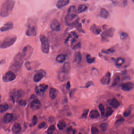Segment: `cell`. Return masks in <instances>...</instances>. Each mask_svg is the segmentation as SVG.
<instances>
[{"label":"cell","instance_id":"1","mask_svg":"<svg viewBox=\"0 0 134 134\" xmlns=\"http://www.w3.org/2000/svg\"><path fill=\"white\" fill-rule=\"evenodd\" d=\"M77 13V10L76 9L75 6L72 5L70 6L65 17L66 24L68 26L76 27L79 23V19Z\"/></svg>","mask_w":134,"mask_h":134},{"label":"cell","instance_id":"2","mask_svg":"<svg viewBox=\"0 0 134 134\" xmlns=\"http://www.w3.org/2000/svg\"><path fill=\"white\" fill-rule=\"evenodd\" d=\"M24 59L22 53H18L15 55L12 60L9 69L15 73H17L21 71L22 69Z\"/></svg>","mask_w":134,"mask_h":134},{"label":"cell","instance_id":"3","mask_svg":"<svg viewBox=\"0 0 134 134\" xmlns=\"http://www.w3.org/2000/svg\"><path fill=\"white\" fill-rule=\"evenodd\" d=\"M15 1L7 0L2 4L0 9V16L2 17L8 16L13 10L15 6Z\"/></svg>","mask_w":134,"mask_h":134},{"label":"cell","instance_id":"4","mask_svg":"<svg viewBox=\"0 0 134 134\" xmlns=\"http://www.w3.org/2000/svg\"><path fill=\"white\" fill-rule=\"evenodd\" d=\"M37 26L36 22L33 19L29 20L26 34L28 36H35L37 34Z\"/></svg>","mask_w":134,"mask_h":134},{"label":"cell","instance_id":"5","mask_svg":"<svg viewBox=\"0 0 134 134\" xmlns=\"http://www.w3.org/2000/svg\"><path fill=\"white\" fill-rule=\"evenodd\" d=\"M17 39V37L15 35H12L6 37L0 42V47L2 49H5L14 45Z\"/></svg>","mask_w":134,"mask_h":134},{"label":"cell","instance_id":"6","mask_svg":"<svg viewBox=\"0 0 134 134\" xmlns=\"http://www.w3.org/2000/svg\"><path fill=\"white\" fill-rule=\"evenodd\" d=\"M40 40L41 42V50L44 53L47 54L49 52L50 45L47 37L43 34L40 36Z\"/></svg>","mask_w":134,"mask_h":134},{"label":"cell","instance_id":"7","mask_svg":"<svg viewBox=\"0 0 134 134\" xmlns=\"http://www.w3.org/2000/svg\"><path fill=\"white\" fill-rule=\"evenodd\" d=\"M78 38V36L75 32H72L69 35L65 41V43L68 46H72Z\"/></svg>","mask_w":134,"mask_h":134},{"label":"cell","instance_id":"8","mask_svg":"<svg viewBox=\"0 0 134 134\" xmlns=\"http://www.w3.org/2000/svg\"><path fill=\"white\" fill-rule=\"evenodd\" d=\"M33 52V49L30 45H27L24 46L22 51V54L24 60L30 58Z\"/></svg>","mask_w":134,"mask_h":134},{"label":"cell","instance_id":"9","mask_svg":"<svg viewBox=\"0 0 134 134\" xmlns=\"http://www.w3.org/2000/svg\"><path fill=\"white\" fill-rule=\"evenodd\" d=\"M16 78L15 73L9 70L6 72L2 77V80L4 82H8L14 80Z\"/></svg>","mask_w":134,"mask_h":134},{"label":"cell","instance_id":"10","mask_svg":"<svg viewBox=\"0 0 134 134\" xmlns=\"http://www.w3.org/2000/svg\"><path fill=\"white\" fill-rule=\"evenodd\" d=\"M48 88V85L44 83L41 84L39 85V86H36L35 87V92L37 95L41 96Z\"/></svg>","mask_w":134,"mask_h":134},{"label":"cell","instance_id":"11","mask_svg":"<svg viewBox=\"0 0 134 134\" xmlns=\"http://www.w3.org/2000/svg\"><path fill=\"white\" fill-rule=\"evenodd\" d=\"M46 74L45 72L42 70H40L37 71L33 76V81L35 82H39L42 79L44 76Z\"/></svg>","mask_w":134,"mask_h":134},{"label":"cell","instance_id":"12","mask_svg":"<svg viewBox=\"0 0 134 134\" xmlns=\"http://www.w3.org/2000/svg\"><path fill=\"white\" fill-rule=\"evenodd\" d=\"M115 32V29L114 28H111L102 33V38L112 37L114 35Z\"/></svg>","mask_w":134,"mask_h":134},{"label":"cell","instance_id":"13","mask_svg":"<svg viewBox=\"0 0 134 134\" xmlns=\"http://www.w3.org/2000/svg\"><path fill=\"white\" fill-rule=\"evenodd\" d=\"M51 28L53 31L58 32L61 28L60 22L57 19L53 20L51 24Z\"/></svg>","mask_w":134,"mask_h":134},{"label":"cell","instance_id":"14","mask_svg":"<svg viewBox=\"0 0 134 134\" xmlns=\"http://www.w3.org/2000/svg\"><path fill=\"white\" fill-rule=\"evenodd\" d=\"M111 74L110 72H107V74L102 78L100 80L101 83L103 85H109L110 83V78H111Z\"/></svg>","mask_w":134,"mask_h":134},{"label":"cell","instance_id":"15","mask_svg":"<svg viewBox=\"0 0 134 134\" xmlns=\"http://www.w3.org/2000/svg\"><path fill=\"white\" fill-rule=\"evenodd\" d=\"M41 104L40 102L37 99H35L32 101L30 105L31 109L34 110L39 109L41 107Z\"/></svg>","mask_w":134,"mask_h":134},{"label":"cell","instance_id":"16","mask_svg":"<svg viewBox=\"0 0 134 134\" xmlns=\"http://www.w3.org/2000/svg\"><path fill=\"white\" fill-rule=\"evenodd\" d=\"M14 27V24L13 22L11 21L6 22L5 23L3 26L1 27L0 28V31L2 32L5 31H8L9 30H11Z\"/></svg>","mask_w":134,"mask_h":134},{"label":"cell","instance_id":"17","mask_svg":"<svg viewBox=\"0 0 134 134\" xmlns=\"http://www.w3.org/2000/svg\"><path fill=\"white\" fill-rule=\"evenodd\" d=\"M134 85L132 83L127 82L121 85V89L125 91H129L133 88Z\"/></svg>","mask_w":134,"mask_h":134},{"label":"cell","instance_id":"18","mask_svg":"<svg viewBox=\"0 0 134 134\" xmlns=\"http://www.w3.org/2000/svg\"><path fill=\"white\" fill-rule=\"evenodd\" d=\"M68 74L63 72L60 70L58 75V78L60 81H64L67 79Z\"/></svg>","mask_w":134,"mask_h":134},{"label":"cell","instance_id":"19","mask_svg":"<svg viewBox=\"0 0 134 134\" xmlns=\"http://www.w3.org/2000/svg\"><path fill=\"white\" fill-rule=\"evenodd\" d=\"M71 69V65L69 62H66L63 64V67L61 69V70L63 72L69 74Z\"/></svg>","mask_w":134,"mask_h":134},{"label":"cell","instance_id":"20","mask_svg":"<svg viewBox=\"0 0 134 134\" xmlns=\"http://www.w3.org/2000/svg\"><path fill=\"white\" fill-rule=\"evenodd\" d=\"M69 2V0H60L57 2L56 6L58 8H61L68 5Z\"/></svg>","mask_w":134,"mask_h":134},{"label":"cell","instance_id":"21","mask_svg":"<svg viewBox=\"0 0 134 134\" xmlns=\"http://www.w3.org/2000/svg\"><path fill=\"white\" fill-rule=\"evenodd\" d=\"M21 125L18 123H15L14 124L12 128V131L15 134H17L21 131Z\"/></svg>","mask_w":134,"mask_h":134},{"label":"cell","instance_id":"22","mask_svg":"<svg viewBox=\"0 0 134 134\" xmlns=\"http://www.w3.org/2000/svg\"><path fill=\"white\" fill-rule=\"evenodd\" d=\"M12 118H13V116L11 114L7 113L6 114V115H5L4 116L3 120L5 124H8L12 121Z\"/></svg>","mask_w":134,"mask_h":134},{"label":"cell","instance_id":"23","mask_svg":"<svg viewBox=\"0 0 134 134\" xmlns=\"http://www.w3.org/2000/svg\"><path fill=\"white\" fill-rule=\"evenodd\" d=\"M91 30L92 32L96 34H99L102 32V29L95 24H93L92 25L91 28Z\"/></svg>","mask_w":134,"mask_h":134},{"label":"cell","instance_id":"24","mask_svg":"<svg viewBox=\"0 0 134 134\" xmlns=\"http://www.w3.org/2000/svg\"><path fill=\"white\" fill-rule=\"evenodd\" d=\"M66 59V56L63 54H60L58 55L56 58V61L58 63H62L64 62Z\"/></svg>","mask_w":134,"mask_h":134},{"label":"cell","instance_id":"25","mask_svg":"<svg viewBox=\"0 0 134 134\" xmlns=\"http://www.w3.org/2000/svg\"><path fill=\"white\" fill-rule=\"evenodd\" d=\"M57 91L56 89L51 88L50 89L49 92V96L51 98L54 100L56 98L57 96Z\"/></svg>","mask_w":134,"mask_h":134},{"label":"cell","instance_id":"26","mask_svg":"<svg viewBox=\"0 0 134 134\" xmlns=\"http://www.w3.org/2000/svg\"><path fill=\"white\" fill-rule=\"evenodd\" d=\"M82 55L80 52H76L75 54L74 55V62H76L78 63H80L81 62V60H82Z\"/></svg>","mask_w":134,"mask_h":134},{"label":"cell","instance_id":"27","mask_svg":"<svg viewBox=\"0 0 134 134\" xmlns=\"http://www.w3.org/2000/svg\"><path fill=\"white\" fill-rule=\"evenodd\" d=\"M100 116L98 111L97 110H92L90 113V117L92 119H96L98 118Z\"/></svg>","mask_w":134,"mask_h":134},{"label":"cell","instance_id":"28","mask_svg":"<svg viewBox=\"0 0 134 134\" xmlns=\"http://www.w3.org/2000/svg\"><path fill=\"white\" fill-rule=\"evenodd\" d=\"M110 104L112 107L115 109H116L118 107H119L120 103L116 99L113 98L111 100Z\"/></svg>","mask_w":134,"mask_h":134},{"label":"cell","instance_id":"29","mask_svg":"<svg viewBox=\"0 0 134 134\" xmlns=\"http://www.w3.org/2000/svg\"><path fill=\"white\" fill-rule=\"evenodd\" d=\"M87 6L85 5H80L78 6V8L77 9V12L78 13H81L85 12L87 10Z\"/></svg>","mask_w":134,"mask_h":134},{"label":"cell","instance_id":"30","mask_svg":"<svg viewBox=\"0 0 134 134\" xmlns=\"http://www.w3.org/2000/svg\"><path fill=\"white\" fill-rule=\"evenodd\" d=\"M109 12L107 10L104 8H102L101 9L100 13V16L101 17L104 18H107L109 16Z\"/></svg>","mask_w":134,"mask_h":134},{"label":"cell","instance_id":"31","mask_svg":"<svg viewBox=\"0 0 134 134\" xmlns=\"http://www.w3.org/2000/svg\"><path fill=\"white\" fill-rule=\"evenodd\" d=\"M9 108V106L6 103H3L0 105V111L1 113H3L6 111Z\"/></svg>","mask_w":134,"mask_h":134},{"label":"cell","instance_id":"32","mask_svg":"<svg viewBox=\"0 0 134 134\" xmlns=\"http://www.w3.org/2000/svg\"><path fill=\"white\" fill-rule=\"evenodd\" d=\"M66 124L64 121H60L57 124V126L58 128L60 130H62L65 128Z\"/></svg>","mask_w":134,"mask_h":134},{"label":"cell","instance_id":"33","mask_svg":"<svg viewBox=\"0 0 134 134\" xmlns=\"http://www.w3.org/2000/svg\"><path fill=\"white\" fill-rule=\"evenodd\" d=\"M125 61V60L122 57H119L116 61V64L118 66H121Z\"/></svg>","mask_w":134,"mask_h":134},{"label":"cell","instance_id":"34","mask_svg":"<svg viewBox=\"0 0 134 134\" xmlns=\"http://www.w3.org/2000/svg\"><path fill=\"white\" fill-rule=\"evenodd\" d=\"M113 111L112 109L110 107H107L106 109V116L107 117H109L112 115Z\"/></svg>","mask_w":134,"mask_h":134},{"label":"cell","instance_id":"35","mask_svg":"<svg viewBox=\"0 0 134 134\" xmlns=\"http://www.w3.org/2000/svg\"><path fill=\"white\" fill-rule=\"evenodd\" d=\"M86 60L87 63L89 64L92 63L95 61V57H91V55L89 54H87L86 55Z\"/></svg>","mask_w":134,"mask_h":134},{"label":"cell","instance_id":"36","mask_svg":"<svg viewBox=\"0 0 134 134\" xmlns=\"http://www.w3.org/2000/svg\"><path fill=\"white\" fill-rule=\"evenodd\" d=\"M120 80V77L119 76H116L115 78V79L113 81L112 86V87L116 86L118 83L119 82Z\"/></svg>","mask_w":134,"mask_h":134},{"label":"cell","instance_id":"37","mask_svg":"<svg viewBox=\"0 0 134 134\" xmlns=\"http://www.w3.org/2000/svg\"><path fill=\"white\" fill-rule=\"evenodd\" d=\"M129 35L126 32H122L120 35L121 39L122 40H125L128 38Z\"/></svg>","mask_w":134,"mask_h":134},{"label":"cell","instance_id":"38","mask_svg":"<svg viewBox=\"0 0 134 134\" xmlns=\"http://www.w3.org/2000/svg\"><path fill=\"white\" fill-rule=\"evenodd\" d=\"M99 108L100 109L102 115V116H104L105 115V109L104 106L102 104H100L99 106Z\"/></svg>","mask_w":134,"mask_h":134},{"label":"cell","instance_id":"39","mask_svg":"<svg viewBox=\"0 0 134 134\" xmlns=\"http://www.w3.org/2000/svg\"><path fill=\"white\" fill-rule=\"evenodd\" d=\"M100 128L103 131H106L107 129L108 124L105 123H103L102 124H101V125H100Z\"/></svg>","mask_w":134,"mask_h":134},{"label":"cell","instance_id":"40","mask_svg":"<svg viewBox=\"0 0 134 134\" xmlns=\"http://www.w3.org/2000/svg\"><path fill=\"white\" fill-rule=\"evenodd\" d=\"M67 132L68 134H75L76 133V130L72 127H70L67 129Z\"/></svg>","mask_w":134,"mask_h":134},{"label":"cell","instance_id":"41","mask_svg":"<svg viewBox=\"0 0 134 134\" xmlns=\"http://www.w3.org/2000/svg\"><path fill=\"white\" fill-rule=\"evenodd\" d=\"M55 130V126L54 125H51V126H50L48 128V131H47V133L48 134H52L54 133Z\"/></svg>","mask_w":134,"mask_h":134},{"label":"cell","instance_id":"42","mask_svg":"<svg viewBox=\"0 0 134 134\" xmlns=\"http://www.w3.org/2000/svg\"><path fill=\"white\" fill-rule=\"evenodd\" d=\"M91 131L92 134H99L100 133L98 129L94 127H93L91 128Z\"/></svg>","mask_w":134,"mask_h":134},{"label":"cell","instance_id":"43","mask_svg":"<svg viewBox=\"0 0 134 134\" xmlns=\"http://www.w3.org/2000/svg\"><path fill=\"white\" fill-rule=\"evenodd\" d=\"M115 50L113 48H109V49L107 50H103L102 52L105 54H109V53H113L115 52Z\"/></svg>","mask_w":134,"mask_h":134},{"label":"cell","instance_id":"44","mask_svg":"<svg viewBox=\"0 0 134 134\" xmlns=\"http://www.w3.org/2000/svg\"><path fill=\"white\" fill-rule=\"evenodd\" d=\"M25 66L26 69L28 70H32V67L31 66V62L27 61V62H26L25 64Z\"/></svg>","mask_w":134,"mask_h":134},{"label":"cell","instance_id":"45","mask_svg":"<svg viewBox=\"0 0 134 134\" xmlns=\"http://www.w3.org/2000/svg\"><path fill=\"white\" fill-rule=\"evenodd\" d=\"M131 113V110L130 109H127L125 110L124 113V115L125 117H127L129 116Z\"/></svg>","mask_w":134,"mask_h":134},{"label":"cell","instance_id":"46","mask_svg":"<svg viewBox=\"0 0 134 134\" xmlns=\"http://www.w3.org/2000/svg\"><path fill=\"white\" fill-rule=\"evenodd\" d=\"M88 112H89V110L88 109H85V110H84L83 113L82 115V117H83V118H85L87 117V115H88Z\"/></svg>","mask_w":134,"mask_h":134},{"label":"cell","instance_id":"47","mask_svg":"<svg viewBox=\"0 0 134 134\" xmlns=\"http://www.w3.org/2000/svg\"><path fill=\"white\" fill-rule=\"evenodd\" d=\"M37 122V118L36 116H33V119H32V125H35L36 124Z\"/></svg>","mask_w":134,"mask_h":134},{"label":"cell","instance_id":"48","mask_svg":"<svg viewBox=\"0 0 134 134\" xmlns=\"http://www.w3.org/2000/svg\"><path fill=\"white\" fill-rule=\"evenodd\" d=\"M75 27L76 28L78 31H80V32H83L84 31L82 29V27H81L80 23H78V24L76 25Z\"/></svg>","mask_w":134,"mask_h":134},{"label":"cell","instance_id":"49","mask_svg":"<svg viewBox=\"0 0 134 134\" xmlns=\"http://www.w3.org/2000/svg\"><path fill=\"white\" fill-rule=\"evenodd\" d=\"M81 47V44L80 42H78V43H77L76 45H75L74 46L73 48V49L76 50L80 48Z\"/></svg>","mask_w":134,"mask_h":134},{"label":"cell","instance_id":"50","mask_svg":"<svg viewBox=\"0 0 134 134\" xmlns=\"http://www.w3.org/2000/svg\"><path fill=\"white\" fill-rule=\"evenodd\" d=\"M124 120L123 118H121L120 119L116 121V123H115V124L117 125H119L121 124V123H122L124 122Z\"/></svg>","mask_w":134,"mask_h":134},{"label":"cell","instance_id":"51","mask_svg":"<svg viewBox=\"0 0 134 134\" xmlns=\"http://www.w3.org/2000/svg\"><path fill=\"white\" fill-rule=\"evenodd\" d=\"M18 104L20 106H26V105H27V102L24 100H21L18 102Z\"/></svg>","mask_w":134,"mask_h":134},{"label":"cell","instance_id":"52","mask_svg":"<svg viewBox=\"0 0 134 134\" xmlns=\"http://www.w3.org/2000/svg\"><path fill=\"white\" fill-rule=\"evenodd\" d=\"M92 85H93V82L91 81H89L86 83V85H85V87L88 88V87H89L90 86H92Z\"/></svg>","mask_w":134,"mask_h":134},{"label":"cell","instance_id":"53","mask_svg":"<svg viewBox=\"0 0 134 134\" xmlns=\"http://www.w3.org/2000/svg\"><path fill=\"white\" fill-rule=\"evenodd\" d=\"M45 125H46V123L44 122H43L39 124V125H38V127L39 128L42 129L45 127Z\"/></svg>","mask_w":134,"mask_h":134},{"label":"cell","instance_id":"54","mask_svg":"<svg viewBox=\"0 0 134 134\" xmlns=\"http://www.w3.org/2000/svg\"><path fill=\"white\" fill-rule=\"evenodd\" d=\"M66 89L67 90H69L70 89V81H68L67 82V84H66Z\"/></svg>","mask_w":134,"mask_h":134},{"label":"cell","instance_id":"55","mask_svg":"<svg viewBox=\"0 0 134 134\" xmlns=\"http://www.w3.org/2000/svg\"><path fill=\"white\" fill-rule=\"evenodd\" d=\"M75 92V89H73L71 91V92H70V97L73 96Z\"/></svg>","mask_w":134,"mask_h":134},{"label":"cell","instance_id":"56","mask_svg":"<svg viewBox=\"0 0 134 134\" xmlns=\"http://www.w3.org/2000/svg\"><path fill=\"white\" fill-rule=\"evenodd\" d=\"M127 0H124V1H123V6H126V5H127Z\"/></svg>","mask_w":134,"mask_h":134},{"label":"cell","instance_id":"57","mask_svg":"<svg viewBox=\"0 0 134 134\" xmlns=\"http://www.w3.org/2000/svg\"><path fill=\"white\" fill-rule=\"evenodd\" d=\"M5 60H1V61H0V64L2 65L3 63H5Z\"/></svg>","mask_w":134,"mask_h":134},{"label":"cell","instance_id":"58","mask_svg":"<svg viewBox=\"0 0 134 134\" xmlns=\"http://www.w3.org/2000/svg\"><path fill=\"white\" fill-rule=\"evenodd\" d=\"M132 134H134V129L133 130V131H132Z\"/></svg>","mask_w":134,"mask_h":134},{"label":"cell","instance_id":"59","mask_svg":"<svg viewBox=\"0 0 134 134\" xmlns=\"http://www.w3.org/2000/svg\"><path fill=\"white\" fill-rule=\"evenodd\" d=\"M78 134H82V133H79Z\"/></svg>","mask_w":134,"mask_h":134}]
</instances>
